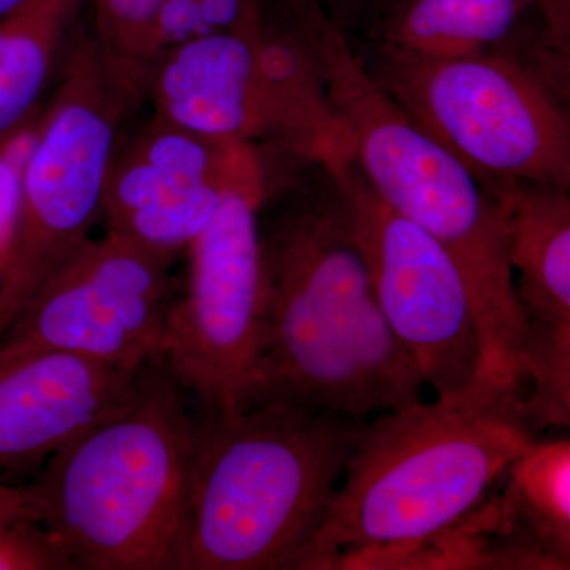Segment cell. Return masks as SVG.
<instances>
[{
	"label": "cell",
	"instance_id": "1",
	"mask_svg": "<svg viewBox=\"0 0 570 570\" xmlns=\"http://www.w3.org/2000/svg\"><path fill=\"white\" fill-rule=\"evenodd\" d=\"M524 395L498 379L365 422L324 523L294 569H377L478 508L534 444Z\"/></svg>",
	"mask_w": 570,
	"mask_h": 570
},
{
	"label": "cell",
	"instance_id": "2",
	"mask_svg": "<svg viewBox=\"0 0 570 570\" xmlns=\"http://www.w3.org/2000/svg\"><path fill=\"white\" fill-rule=\"evenodd\" d=\"M261 246L265 347L247 409L366 419L422 400L425 384L379 307L337 190L277 216Z\"/></svg>",
	"mask_w": 570,
	"mask_h": 570
},
{
	"label": "cell",
	"instance_id": "3",
	"mask_svg": "<svg viewBox=\"0 0 570 570\" xmlns=\"http://www.w3.org/2000/svg\"><path fill=\"white\" fill-rule=\"evenodd\" d=\"M167 356L121 406L82 431L32 483L40 527L71 569L186 570L194 414Z\"/></svg>",
	"mask_w": 570,
	"mask_h": 570
},
{
	"label": "cell",
	"instance_id": "4",
	"mask_svg": "<svg viewBox=\"0 0 570 570\" xmlns=\"http://www.w3.org/2000/svg\"><path fill=\"white\" fill-rule=\"evenodd\" d=\"M303 32L330 102L346 126L356 167L390 208L452 255L485 343L487 376L527 393L530 333L493 195L459 157L409 119L335 29L311 18Z\"/></svg>",
	"mask_w": 570,
	"mask_h": 570
},
{
	"label": "cell",
	"instance_id": "5",
	"mask_svg": "<svg viewBox=\"0 0 570 570\" xmlns=\"http://www.w3.org/2000/svg\"><path fill=\"white\" fill-rule=\"evenodd\" d=\"M365 422L275 403L194 419L186 570L294 569Z\"/></svg>",
	"mask_w": 570,
	"mask_h": 570
},
{
	"label": "cell",
	"instance_id": "6",
	"mask_svg": "<svg viewBox=\"0 0 570 570\" xmlns=\"http://www.w3.org/2000/svg\"><path fill=\"white\" fill-rule=\"evenodd\" d=\"M146 96L160 119L209 140L273 138L322 165L351 153L305 40H266L254 14L157 56Z\"/></svg>",
	"mask_w": 570,
	"mask_h": 570
},
{
	"label": "cell",
	"instance_id": "7",
	"mask_svg": "<svg viewBox=\"0 0 570 570\" xmlns=\"http://www.w3.org/2000/svg\"><path fill=\"white\" fill-rule=\"evenodd\" d=\"M70 41L61 82L22 170L17 239L0 288V336L91 238L119 129L140 104L115 80L92 36L73 32Z\"/></svg>",
	"mask_w": 570,
	"mask_h": 570
},
{
	"label": "cell",
	"instance_id": "8",
	"mask_svg": "<svg viewBox=\"0 0 570 570\" xmlns=\"http://www.w3.org/2000/svg\"><path fill=\"white\" fill-rule=\"evenodd\" d=\"M415 126L485 187L570 186V122L549 89L499 56L430 59L389 45L366 67Z\"/></svg>",
	"mask_w": 570,
	"mask_h": 570
},
{
	"label": "cell",
	"instance_id": "9",
	"mask_svg": "<svg viewBox=\"0 0 570 570\" xmlns=\"http://www.w3.org/2000/svg\"><path fill=\"white\" fill-rule=\"evenodd\" d=\"M324 167L346 205L379 307L423 384L445 396L485 376V343L452 255L371 189L352 151Z\"/></svg>",
	"mask_w": 570,
	"mask_h": 570
},
{
	"label": "cell",
	"instance_id": "10",
	"mask_svg": "<svg viewBox=\"0 0 570 570\" xmlns=\"http://www.w3.org/2000/svg\"><path fill=\"white\" fill-rule=\"evenodd\" d=\"M265 190H230L187 247L189 273L168 322V363L206 414L249 407L265 347V284L257 212Z\"/></svg>",
	"mask_w": 570,
	"mask_h": 570
},
{
	"label": "cell",
	"instance_id": "11",
	"mask_svg": "<svg viewBox=\"0 0 570 570\" xmlns=\"http://www.w3.org/2000/svg\"><path fill=\"white\" fill-rule=\"evenodd\" d=\"M176 255L111 234L89 238L0 336V358L63 352L126 370L165 356Z\"/></svg>",
	"mask_w": 570,
	"mask_h": 570
},
{
	"label": "cell",
	"instance_id": "12",
	"mask_svg": "<svg viewBox=\"0 0 570 570\" xmlns=\"http://www.w3.org/2000/svg\"><path fill=\"white\" fill-rule=\"evenodd\" d=\"M235 189L265 190L253 145L209 140L154 116L118 138L102 217L111 234L178 255Z\"/></svg>",
	"mask_w": 570,
	"mask_h": 570
},
{
	"label": "cell",
	"instance_id": "13",
	"mask_svg": "<svg viewBox=\"0 0 570 570\" xmlns=\"http://www.w3.org/2000/svg\"><path fill=\"white\" fill-rule=\"evenodd\" d=\"M508 232L509 264L530 333L524 411L535 430L570 423V197L550 184L487 186Z\"/></svg>",
	"mask_w": 570,
	"mask_h": 570
},
{
	"label": "cell",
	"instance_id": "14",
	"mask_svg": "<svg viewBox=\"0 0 570 570\" xmlns=\"http://www.w3.org/2000/svg\"><path fill=\"white\" fill-rule=\"evenodd\" d=\"M140 371L63 352L0 358V471L43 466L121 406Z\"/></svg>",
	"mask_w": 570,
	"mask_h": 570
},
{
	"label": "cell",
	"instance_id": "15",
	"mask_svg": "<svg viewBox=\"0 0 570 570\" xmlns=\"http://www.w3.org/2000/svg\"><path fill=\"white\" fill-rule=\"evenodd\" d=\"M499 523L535 569L570 568V441H535L502 475Z\"/></svg>",
	"mask_w": 570,
	"mask_h": 570
},
{
	"label": "cell",
	"instance_id": "16",
	"mask_svg": "<svg viewBox=\"0 0 570 570\" xmlns=\"http://www.w3.org/2000/svg\"><path fill=\"white\" fill-rule=\"evenodd\" d=\"M86 0H22L0 18V135L40 107Z\"/></svg>",
	"mask_w": 570,
	"mask_h": 570
},
{
	"label": "cell",
	"instance_id": "17",
	"mask_svg": "<svg viewBox=\"0 0 570 570\" xmlns=\"http://www.w3.org/2000/svg\"><path fill=\"white\" fill-rule=\"evenodd\" d=\"M520 6L521 0H417L389 45L430 59L485 55L508 36Z\"/></svg>",
	"mask_w": 570,
	"mask_h": 570
},
{
	"label": "cell",
	"instance_id": "18",
	"mask_svg": "<svg viewBox=\"0 0 570 570\" xmlns=\"http://www.w3.org/2000/svg\"><path fill=\"white\" fill-rule=\"evenodd\" d=\"M163 0H94L92 37L105 66L130 96H146Z\"/></svg>",
	"mask_w": 570,
	"mask_h": 570
},
{
	"label": "cell",
	"instance_id": "19",
	"mask_svg": "<svg viewBox=\"0 0 570 570\" xmlns=\"http://www.w3.org/2000/svg\"><path fill=\"white\" fill-rule=\"evenodd\" d=\"M253 14L249 0H163L154 31L153 61L184 41L232 31Z\"/></svg>",
	"mask_w": 570,
	"mask_h": 570
},
{
	"label": "cell",
	"instance_id": "20",
	"mask_svg": "<svg viewBox=\"0 0 570 570\" xmlns=\"http://www.w3.org/2000/svg\"><path fill=\"white\" fill-rule=\"evenodd\" d=\"M41 116L43 110L39 107L24 121L0 135V288L17 239L22 170L39 134Z\"/></svg>",
	"mask_w": 570,
	"mask_h": 570
},
{
	"label": "cell",
	"instance_id": "21",
	"mask_svg": "<svg viewBox=\"0 0 570 570\" xmlns=\"http://www.w3.org/2000/svg\"><path fill=\"white\" fill-rule=\"evenodd\" d=\"M71 569L63 551L43 527L0 519V570Z\"/></svg>",
	"mask_w": 570,
	"mask_h": 570
},
{
	"label": "cell",
	"instance_id": "22",
	"mask_svg": "<svg viewBox=\"0 0 570 570\" xmlns=\"http://www.w3.org/2000/svg\"><path fill=\"white\" fill-rule=\"evenodd\" d=\"M0 519L41 523L37 494L32 487H10L0 482Z\"/></svg>",
	"mask_w": 570,
	"mask_h": 570
},
{
	"label": "cell",
	"instance_id": "23",
	"mask_svg": "<svg viewBox=\"0 0 570 570\" xmlns=\"http://www.w3.org/2000/svg\"><path fill=\"white\" fill-rule=\"evenodd\" d=\"M22 0H0V18L6 17L14 7L20 6Z\"/></svg>",
	"mask_w": 570,
	"mask_h": 570
}]
</instances>
